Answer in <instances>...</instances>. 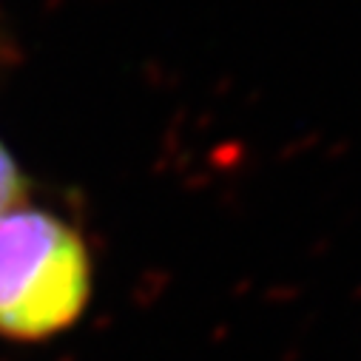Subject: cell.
<instances>
[{
	"label": "cell",
	"mask_w": 361,
	"mask_h": 361,
	"mask_svg": "<svg viewBox=\"0 0 361 361\" xmlns=\"http://www.w3.org/2000/svg\"><path fill=\"white\" fill-rule=\"evenodd\" d=\"M23 194V176L15 165V159L9 157V151L0 142V214L15 208L20 202Z\"/></svg>",
	"instance_id": "obj_2"
},
{
	"label": "cell",
	"mask_w": 361,
	"mask_h": 361,
	"mask_svg": "<svg viewBox=\"0 0 361 361\" xmlns=\"http://www.w3.org/2000/svg\"><path fill=\"white\" fill-rule=\"evenodd\" d=\"M92 267L74 228L37 208L0 214V333L46 338L77 322Z\"/></svg>",
	"instance_id": "obj_1"
}]
</instances>
